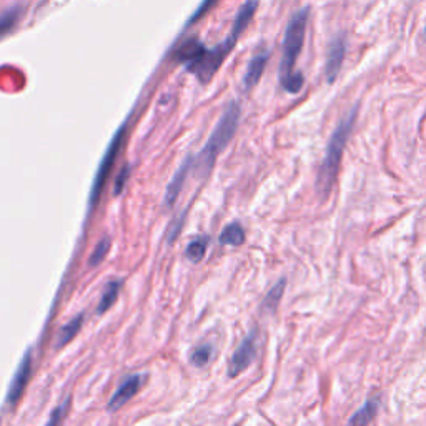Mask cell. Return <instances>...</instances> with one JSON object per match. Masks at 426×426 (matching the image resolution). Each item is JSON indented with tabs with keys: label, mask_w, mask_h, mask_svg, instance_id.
Here are the masks:
<instances>
[{
	"label": "cell",
	"mask_w": 426,
	"mask_h": 426,
	"mask_svg": "<svg viewBox=\"0 0 426 426\" xmlns=\"http://www.w3.org/2000/svg\"><path fill=\"white\" fill-rule=\"evenodd\" d=\"M108 250H110V240L103 238L102 242L97 243V247H95L93 253L90 255V266H97L98 264H102L103 258L107 257Z\"/></svg>",
	"instance_id": "obj_22"
},
{
	"label": "cell",
	"mask_w": 426,
	"mask_h": 426,
	"mask_svg": "<svg viewBox=\"0 0 426 426\" xmlns=\"http://www.w3.org/2000/svg\"><path fill=\"white\" fill-rule=\"evenodd\" d=\"M215 2H217V0H203V2L200 4V7H198L197 11H195V13L192 15V19L188 20V24H192V22L200 19V17L203 15V13H205V12L208 11V8H210Z\"/></svg>",
	"instance_id": "obj_23"
},
{
	"label": "cell",
	"mask_w": 426,
	"mask_h": 426,
	"mask_svg": "<svg viewBox=\"0 0 426 426\" xmlns=\"http://www.w3.org/2000/svg\"><path fill=\"white\" fill-rule=\"evenodd\" d=\"M210 356H212V347L210 345H200L192 351L190 361H192L195 366H198V368H202V366H205L208 361H210Z\"/></svg>",
	"instance_id": "obj_20"
},
{
	"label": "cell",
	"mask_w": 426,
	"mask_h": 426,
	"mask_svg": "<svg viewBox=\"0 0 426 426\" xmlns=\"http://www.w3.org/2000/svg\"><path fill=\"white\" fill-rule=\"evenodd\" d=\"M30 376H32V351L27 350L19 365V370H17V373L13 375L11 388H8L7 393L8 405L11 406L17 405V401H19L22 395H24L27 385H29Z\"/></svg>",
	"instance_id": "obj_7"
},
{
	"label": "cell",
	"mask_w": 426,
	"mask_h": 426,
	"mask_svg": "<svg viewBox=\"0 0 426 426\" xmlns=\"http://www.w3.org/2000/svg\"><path fill=\"white\" fill-rule=\"evenodd\" d=\"M238 122H240V105L237 102H230L228 107L225 108V112L221 113L219 124H217L215 129L210 137H208L205 147L198 152V155L193 158V165L192 169L195 170L200 179L207 176L210 174V170L215 165L217 158L221 152L225 150L226 145L230 143V140L233 138L235 132L238 129Z\"/></svg>",
	"instance_id": "obj_3"
},
{
	"label": "cell",
	"mask_w": 426,
	"mask_h": 426,
	"mask_svg": "<svg viewBox=\"0 0 426 426\" xmlns=\"http://www.w3.org/2000/svg\"><path fill=\"white\" fill-rule=\"evenodd\" d=\"M285 285H287V280L282 278L278 283L275 285L273 288L266 293L265 300H264V308L269 311H275L280 305V300H282L283 293H285Z\"/></svg>",
	"instance_id": "obj_19"
},
{
	"label": "cell",
	"mask_w": 426,
	"mask_h": 426,
	"mask_svg": "<svg viewBox=\"0 0 426 426\" xmlns=\"http://www.w3.org/2000/svg\"><path fill=\"white\" fill-rule=\"evenodd\" d=\"M380 410V398H371L350 418L348 426H368Z\"/></svg>",
	"instance_id": "obj_12"
},
{
	"label": "cell",
	"mask_w": 426,
	"mask_h": 426,
	"mask_svg": "<svg viewBox=\"0 0 426 426\" xmlns=\"http://www.w3.org/2000/svg\"><path fill=\"white\" fill-rule=\"evenodd\" d=\"M425 35H426V27H425Z\"/></svg>",
	"instance_id": "obj_26"
},
{
	"label": "cell",
	"mask_w": 426,
	"mask_h": 426,
	"mask_svg": "<svg viewBox=\"0 0 426 426\" xmlns=\"http://www.w3.org/2000/svg\"><path fill=\"white\" fill-rule=\"evenodd\" d=\"M20 19V8L12 7L8 11L0 13V39L4 35H7L8 32H12L13 27L17 25V22Z\"/></svg>",
	"instance_id": "obj_18"
},
{
	"label": "cell",
	"mask_w": 426,
	"mask_h": 426,
	"mask_svg": "<svg viewBox=\"0 0 426 426\" xmlns=\"http://www.w3.org/2000/svg\"><path fill=\"white\" fill-rule=\"evenodd\" d=\"M82 323H84V314H80L79 316H75L74 320H70L69 323L63 325L60 332H58L57 348H62V347L69 345L72 340H74L77 337V333L80 332Z\"/></svg>",
	"instance_id": "obj_13"
},
{
	"label": "cell",
	"mask_w": 426,
	"mask_h": 426,
	"mask_svg": "<svg viewBox=\"0 0 426 426\" xmlns=\"http://www.w3.org/2000/svg\"><path fill=\"white\" fill-rule=\"evenodd\" d=\"M207 247H208V237L207 235H200V237H197L188 243L187 250H185V257H187L188 260L195 262V264H198V262H202L203 257H205Z\"/></svg>",
	"instance_id": "obj_16"
},
{
	"label": "cell",
	"mask_w": 426,
	"mask_h": 426,
	"mask_svg": "<svg viewBox=\"0 0 426 426\" xmlns=\"http://www.w3.org/2000/svg\"><path fill=\"white\" fill-rule=\"evenodd\" d=\"M205 52V47L198 42V40H188V42H185L182 47L176 51V58H179L180 62H185L187 65L197 60L198 57L202 56V53Z\"/></svg>",
	"instance_id": "obj_14"
},
{
	"label": "cell",
	"mask_w": 426,
	"mask_h": 426,
	"mask_svg": "<svg viewBox=\"0 0 426 426\" xmlns=\"http://www.w3.org/2000/svg\"><path fill=\"white\" fill-rule=\"evenodd\" d=\"M142 385H143L142 375H132V376H129V378H125L119 387V389L113 393L110 401H108V405H107L108 411L120 410V408L124 406L127 401H130L135 395H137L138 389L142 388Z\"/></svg>",
	"instance_id": "obj_9"
},
{
	"label": "cell",
	"mask_w": 426,
	"mask_h": 426,
	"mask_svg": "<svg viewBox=\"0 0 426 426\" xmlns=\"http://www.w3.org/2000/svg\"><path fill=\"white\" fill-rule=\"evenodd\" d=\"M192 165H193V157H187L185 158V162L182 163V167L176 170V174L174 175V179H172V182L169 183V187H167V190H165V205L172 207L175 203L176 198H179L180 190H182V187H183L185 179H187Z\"/></svg>",
	"instance_id": "obj_11"
},
{
	"label": "cell",
	"mask_w": 426,
	"mask_h": 426,
	"mask_svg": "<svg viewBox=\"0 0 426 426\" xmlns=\"http://www.w3.org/2000/svg\"><path fill=\"white\" fill-rule=\"evenodd\" d=\"M70 401H72V398H70V396H67L65 400H63V401L60 403V405H57L56 410L52 411L51 420H49L47 426H62V425H63V420H65L67 411H69Z\"/></svg>",
	"instance_id": "obj_21"
},
{
	"label": "cell",
	"mask_w": 426,
	"mask_h": 426,
	"mask_svg": "<svg viewBox=\"0 0 426 426\" xmlns=\"http://www.w3.org/2000/svg\"><path fill=\"white\" fill-rule=\"evenodd\" d=\"M120 285H122L120 282H110L107 285L105 290H103V293H102L101 303H98V306H97L98 315L105 314L108 308L115 303L117 297H119V293H120Z\"/></svg>",
	"instance_id": "obj_17"
},
{
	"label": "cell",
	"mask_w": 426,
	"mask_h": 426,
	"mask_svg": "<svg viewBox=\"0 0 426 426\" xmlns=\"http://www.w3.org/2000/svg\"><path fill=\"white\" fill-rule=\"evenodd\" d=\"M125 130H127V124H124L119 130H117L115 137L112 138V142H110V145H108L105 155H103V158H102L101 167H98L97 175H95V179H93L92 190H90V197H89L90 210H92V208H95V205H97L98 198H101V195L103 192V187H105L108 176H110V172L113 169V163H115L117 157H119V153L122 150V145H124Z\"/></svg>",
	"instance_id": "obj_5"
},
{
	"label": "cell",
	"mask_w": 426,
	"mask_h": 426,
	"mask_svg": "<svg viewBox=\"0 0 426 426\" xmlns=\"http://www.w3.org/2000/svg\"><path fill=\"white\" fill-rule=\"evenodd\" d=\"M127 179H129V167H124V169H122V172L119 174V176H117L115 195H120L122 193V190H124V187H125Z\"/></svg>",
	"instance_id": "obj_24"
},
{
	"label": "cell",
	"mask_w": 426,
	"mask_h": 426,
	"mask_svg": "<svg viewBox=\"0 0 426 426\" xmlns=\"http://www.w3.org/2000/svg\"><path fill=\"white\" fill-rule=\"evenodd\" d=\"M255 353H257V332H252L242 343H240L237 350H235L232 361H230L228 375L233 378V376H238L242 371L247 370L253 361V358H255Z\"/></svg>",
	"instance_id": "obj_6"
},
{
	"label": "cell",
	"mask_w": 426,
	"mask_h": 426,
	"mask_svg": "<svg viewBox=\"0 0 426 426\" xmlns=\"http://www.w3.org/2000/svg\"><path fill=\"white\" fill-rule=\"evenodd\" d=\"M180 226H182V220H180V219H176V221H175V224H174V228H172L170 232H169V233H170V238H169L170 242H174V240H175L176 233H179V230H180Z\"/></svg>",
	"instance_id": "obj_25"
},
{
	"label": "cell",
	"mask_w": 426,
	"mask_h": 426,
	"mask_svg": "<svg viewBox=\"0 0 426 426\" xmlns=\"http://www.w3.org/2000/svg\"><path fill=\"white\" fill-rule=\"evenodd\" d=\"M270 58V52L269 51H262L258 52L255 57L252 58L250 63H248L247 72L243 75V89L245 90H252L255 85L260 82L262 75H264L266 62Z\"/></svg>",
	"instance_id": "obj_10"
},
{
	"label": "cell",
	"mask_w": 426,
	"mask_h": 426,
	"mask_svg": "<svg viewBox=\"0 0 426 426\" xmlns=\"http://www.w3.org/2000/svg\"><path fill=\"white\" fill-rule=\"evenodd\" d=\"M356 113H358V105L353 107L351 110L347 113L345 119L340 122L337 129H335V132L332 134V137H330L328 147H326L325 152V158L323 162H321L318 170V179H316V188H318L320 193L328 195L332 192L335 180H337L338 175L340 163H342L343 152H345L351 129L353 125H355Z\"/></svg>",
	"instance_id": "obj_4"
},
{
	"label": "cell",
	"mask_w": 426,
	"mask_h": 426,
	"mask_svg": "<svg viewBox=\"0 0 426 426\" xmlns=\"http://www.w3.org/2000/svg\"><path fill=\"white\" fill-rule=\"evenodd\" d=\"M345 53H347V42L343 35L333 39V42L330 44L328 56H326V63H325V75L328 84H333L337 80V77L342 70L343 62H345Z\"/></svg>",
	"instance_id": "obj_8"
},
{
	"label": "cell",
	"mask_w": 426,
	"mask_h": 426,
	"mask_svg": "<svg viewBox=\"0 0 426 426\" xmlns=\"http://www.w3.org/2000/svg\"><path fill=\"white\" fill-rule=\"evenodd\" d=\"M310 8L303 7L290 19L283 39V56L280 62V84L290 93H298L305 84L302 72L295 70L298 57H300L303 44H305L306 24Z\"/></svg>",
	"instance_id": "obj_2"
},
{
	"label": "cell",
	"mask_w": 426,
	"mask_h": 426,
	"mask_svg": "<svg viewBox=\"0 0 426 426\" xmlns=\"http://www.w3.org/2000/svg\"><path fill=\"white\" fill-rule=\"evenodd\" d=\"M257 7H258V0H247L237 12L232 32H230L228 37H226L220 45L210 49V51H207L205 49V52H203L197 60L187 65V70L190 74L197 75V79L200 80L202 84L210 82L212 77L220 69V65L224 63L225 58L228 57V53L232 52V49L235 47V44H237L240 35L243 34V30L247 29L248 24L252 22L253 15H255L257 12Z\"/></svg>",
	"instance_id": "obj_1"
},
{
	"label": "cell",
	"mask_w": 426,
	"mask_h": 426,
	"mask_svg": "<svg viewBox=\"0 0 426 426\" xmlns=\"http://www.w3.org/2000/svg\"><path fill=\"white\" fill-rule=\"evenodd\" d=\"M220 243L221 245H232V247H238L245 242V232L240 224H230L224 228L220 233Z\"/></svg>",
	"instance_id": "obj_15"
}]
</instances>
